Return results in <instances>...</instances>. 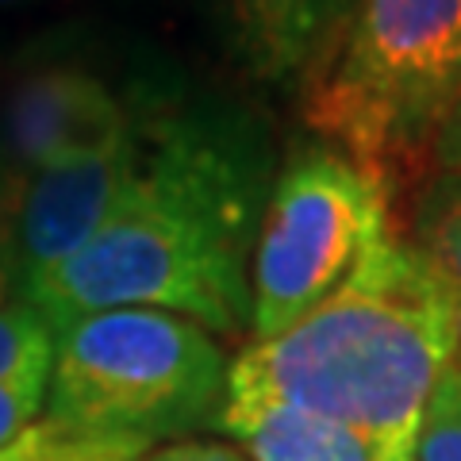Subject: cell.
<instances>
[{"label": "cell", "mask_w": 461, "mask_h": 461, "mask_svg": "<svg viewBox=\"0 0 461 461\" xmlns=\"http://www.w3.org/2000/svg\"><path fill=\"white\" fill-rule=\"evenodd\" d=\"M277 147L223 96L142 93V162L112 220L23 288L50 330L104 308H162L212 335L250 330V262Z\"/></svg>", "instance_id": "6da1fadb"}, {"label": "cell", "mask_w": 461, "mask_h": 461, "mask_svg": "<svg viewBox=\"0 0 461 461\" xmlns=\"http://www.w3.org/2000/svg\"><path fill=\"white\" fill-rule=\"evenodd\" d=\"M461 339L454 300L396 235L366 254L335 296L230 357L227 396L327 415L411 461L430 388Z\"/></svg>", "instance_id": "7a4b0ae2"}, {"label": "cell", "mask_w": 461, "mask_h": 461, "mask_svg": "<svg viewBox=\"0 0 461 461\" xmlns=\"http://www.w3.org/2000/svg\"><path fill=\"white\" fill-rule=\"evenodd\" d=\"M227 373L208 327L162 308H104L54 330L42 415L154 450L220 427Z\"/></svg>", "instance_id": "3957f363"}, {"label": "cell", "mask_w": 461, "mask_h": 461, "mask_svg": "<svg viewBox=\"0 0 461 461\" xmlns=\"http://www.w3.org/2000/svg\"><path fill=\"white\" fill-rule=\"evenodd\" d=\"M461 93V0H357L330 62L300 96L312 135L393 181L435 150Z\"/></svg>", "instance_id": "277c9868"}, {"label": "cell", "mask_w": 461, "mask_h": 461, "mask_svg": "<svg viewBox=\"0 0 461 461\" xmlns=\"http://www.w3.org/2000/svg\"><path fill=\"white\" fill-rule=\"evenodd\" d=\"M393 181L320 135L281 158L250 262V335L304 320L393 235Z\"/></svg>", "instance_id": "5b68a950"}, {"label": "cell", "mask_w": 461, "mask_h": 461, "mask_svg": "<svg viewBox=\"0 0 461 461\" xmlns=\"http://www.w3.org/2000/svg\"><path fill=\"white\" fill-rule=\"evenodd\" d=\"M142 162V89L135 123L96 150L42 166L27 177L16 223V300L42 273L69 262L120 208Z\"/></svg>", "instance_id": "8992f818"}, {"label": "cell", "mask_w": 461, "mask_h": 461, "mask_svg": "<svg viewBox=\"0 0 461 461\" xmlns=\"http://www.w3.org/2000/svg\"><path fill=\"white\" fill-rule=\"evenodd\" d=\"M135 112L139 89L123 93L77 62H42L0 96V158L32 177L42 166L123 135Z\"/></svg>", "instance_id": "52a82bcc"}, {"label": "cell", "mask_w": 461, "mask_h": 461, "mask_svg": "<svg viewBox=\"0 0 461 461\" xmlns=\"http://www.w3.org/2000/svg\"><path fill=\"white\" fill-rule=\"evenodd\" d=\"M357 0H227L239 62L281 93H304L323 74Z\"/></svg>", "instance_id": "ba28073f"}, {"label": "cell", "mask_w": 461, "mask_h": 461, "mask_svg": "<svg viewBox=\"0 0 461 461\" xmlns=\"http://www.w3.org/2000/svg\"><path fill=\"white\" fill-rule=\"evenodd\" d=\"M215 430L250 461H396L362 430L273 400L227 396Z\"/></svg>", "instance_id": "9c48e42d"}, {"label": "cell", "mask_w": 461, "mask_h": 461, "mask_svg": "<svg viewBox=\"0 0 461 461\" xmlns=\"http://www.w3.org/2000/svg\"><path fill=\"white\" fill-rule=\"evenodd\" d=\"M411 242L446 285L461 327V173L435 169V177L420 196V208H415Z\"/></svg>", "instance_id": "30bf717a"}, {"label": "cell", "mask_w": 461, "mask_h": 461, "mask_svg": "<svg viewBox=\"0 0 461 461\" xmlns=\"http://www.w3.org/2000/svg\"><path fill=\"white\" fill-rule=\"evenodd\" d=\"M142 454H147V446L139 442L85 435V430L42 415L8 450H0V461H139Z\"/></svg>", "instance_id": "8fae6325"}, {"label": "cell", "mask_w": 461, "mask_h": 461, "mask_svg": "<svg viewBox=\"0 0 461 461\" xmlns=\"http://www.w3.org/2000/svg\"><path fill=\"white\" fill-rule=\"evenodd\" d=\"M54 330L23 300L0 304V381L50 377Z\"/></svg>", "instance_id": "7c38bea8"}, {"label": "cell", "mask_w": 461, "mask_h": 461, "mask_svg": "<svg viewBox=\"0 0 461 461\" xmlns=\"http://www.w3.org/2000/svg\"><path fill=\"white\" fill-rule=\"evenodd\" d=\"M411 461H461V339L442 377L430 388Z\"/></svg>", "instance_id": "4fadbf2b"}, {"label": "cell", "mask_w": 461, "mask_h": 461, "mask_svg": "<svg viewBox=\"0 0 461 461\" xmlns=\"http://www.w3.org/2000/svg\"><path fill=\"white\" fill-rule=\"evenodd\" d=\"M27 177L0 158V304L16 300V223Z\"/></svg>", "instance_id": "5bb4252c"}, {"label": "cell", "mask_w": 461, "mask_h": 461, "mask_svg": "<svg viewBox=\"0 0 461 461\" xmlns=\"http://www.w3.org/2000/svg\"><path fill=\"white\" fill-rule=\"evenodd\" d=\"M47 381L50 377H16L0 381V450H8L27 427L47 411Z\"/></svg>", "instance_id": "9a60e30c"}, {"label": "cell", "mask_w": 461, "mask_h": 461, "mask_svg": "<svg viewBox=\"0 0 461 461\" xmlns=\"http://www.w3.org/2000/svg\"><path fill=\"white\" fill-rule=\"evenodd\" d=\"M139 461H250L235 442H212V438H181L154 446Z\"/></svg>", "instance_id": "2e32d148"}, {"label": "cell", "mask_w": 461, "mask_h": 461, "mask_svg": "<svg viewBox=\"0 0 461 461\" xmlns=\"http://www.w3.org/2000/svg\"><path fill=\"white\" fill-rule=\"evenodd\" d=\"M430 162L442 173H461V93L454 96L450 112L435 135V150H430Z\"/></svg>", "instance_id": "e0dca14e"}, {"label": "cell", "mask_w": 461, "mask_h": 461, "mask_svg": "<svg viewBox=\"0 0 461 461\" xmlns=\"http://www.w3.org/2000/svg\"><path fill=\"white\" fill-rule=\"evenodd\" d=\"M8 5H23V0H0V8H8Z\"/></svg>", "instance_id": "ac0fdd59"}]
</instances>
